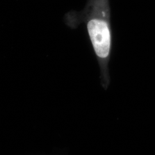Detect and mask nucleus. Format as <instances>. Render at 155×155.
<instances>
[{
	"label": "nucleus",
	"mask_w": 155,
	"mask_h": 155,
	"mask_svg": "<svg viewBox=\"0 0 155 155\" xmlns=\"http://www.w3.org/2000/svg\"><path fill=\"white\" fill-rule=\"evenodd\" d=\"M110 18L109 0H87L82 11L68 12L64 17L66 25L73 29L84 24L100 67L101 82L105 88L110 81L109 63L112 48Z\"/></svg>",
	"instance_id": "f257e3e1"
}]
</instances>
